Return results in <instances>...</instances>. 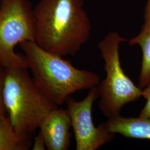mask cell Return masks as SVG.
<instances>
[{
	"mask_svg": "<svg viewBox=\"0 0 150 150\" xmlns=\"http://www.w3.org/2000/svg\"><path fill=\"white\" fill-rule=\"evenodd\" d=\"M33 16L35 42L50 53L75 56L91 37L83 0H40Z\"/></svg>",
	"mask_w": 150,
	"mask_h": 150,
	"instance_id": "6da1fadb",
	"label": "cell"
},
{
	"mask_svg": "<svg viewBox=\"0 0 150 150\" xmlns=\"http://www.w3.org/2000/svg\"><path fill=\"white\" fill-rule=\"evenodd\" d=\"M32 72L33 79L58 107L76 92L90 90L100 83L96 74L74 66L63 57L50 53L34 41L20 45Z\"/></svg>",
	"mask_w": 150,
	"mask_h": 150,
	"instance_id": "7a4b0ae2",
	"label": "cell"
},
{
	"mask_svg": "<svg viewBox=\"0 0 150 150\" xmlns=\"http://www.w3.org/2000/svg\"><path fill=\"white\" fill-rule=\"evenodd\" d=\"M4 102L14 129L29 135L58 107L40 88L27 69L22 68L6 69Z\"/></svg>",
	"mask_w": 150,
	"mask_h": 150,
	"instance_id": "3957f363",
	"label": "cell"
},
{
	"mask_svg": "<svg viewBox=\"0 0 150 150\" xmlns=\"http://www.w3.org/2000/svg\"><path fill=\"white\" fill-rule=\"evenodd\" d=\"M127 41L117 31L109 32L98 43V47L105 63L106 77L97 86L99 107L108 118L120 115L126 105L139 100L142 89L136 86L123 71L119 49Z\"/></svg>",
	"mask_w": 150,
	"mask_h": 150,
	"instance_id": "277c9868",
	"label": "cell"
},
{
	"mask_svg": "<svg viewBox=\"0 0 150 150\" xmlns=\"http://www.w3.org/2000/svg\"><path fill=\"white\" fill-rule=\"evenodd\" d=\"M33 10L27 0H1L0 4V64L6 69H28L25 56L15 47L35 42Z\"/></svg>",
	"mask_w": 150,
	"mask_h": 150,
	"instance_id": "5b68a950",
	"label": "cell"
},
{
	"mask_svg": "<svg viewBox=\"0 0 150 150\" xmlns=\"http://www.w3.org/2000/svg\"><path fill=\"white\" fill-rule=\"evenodd\" d=\"M98 97L96 86L89 90L82 100L76 101L70 96L66 102L75 135L76 150H97L115 137V134L108 131L105 123L96 127L93 122L92 107Z\"/></svg>",
	"mask_w": 150,
	"mask_h": 150,
	"instance_id": "8992f818",
	"label": "cell"
},
{
	"mask_svg": "<svg viewBox=\"0 0 150 150\" xmlns=\"http://www.w3.org/2000/svg\"><path fill=\"white\" fill-rule=\"evenodd\" d=\"M72 127L67 109L54 108L49 113L40 126L48 150H67L70 146V130Z\"/></svg>",
	"mask_w": 150,
	"mask_h": 150,
	"instance_id": "52a82bcc",
	"label": "cell"
},
{
	"mask_svg": "<svg viewBox=\"0 0 150 150\" xmlns=\"http://www.w3.org/2000/svg\"><path fill=\"white\" fill-rule=\"evenodd\" d=\"M105 125L109 131L125 137L150 140V118L121 115L108 118Z\"/></svg>",
	"mask_w": 150,
	"mask_h": 150,
	"instance_id": "ba28073f",
	"label": "cell"
},
{
	"mask_svg": "<svg viewBox=\"0 0 150 150\" xmlns=\"http://www.w3.org/2000/svg\"><path fill=\"white\" fill-rule=\"evenodd\" d=\"M32 143L31 135L16 131L7 116L0 121V150H27Z\"/></svg>",
	"mask_w": 150,
	"mask_h": 150,
	"instance_id": "9c48e42d",
	"label": "cell"
},
{
	"mask_svg": "<svg viewBox=\"0 0 150 150\" xmlns=\"http://www.w3.org/2000/svg\"><path fill=\"white\" fill-rule=\"evenodd\" d=\"M128 41L131 46H139L142 52L139 86L143 89L150 84V21H145L139 33Z\"/></svg>",
	"mask_w": 150,
	"mask_h": 150,
	"instance_id": "30bf717a",
	"label": "cell"
},
{
	"mask_svg": "<svg viewBox=\"0 0 150 150\" xmlns=\"http://www.w3.org/2000/svg\"><path fill=\"white\" fill-rule=\"evenodd\" d=\"M6 69L0 64V121L7 116L4 102V91L5 79Z\"/></svg>",
	"mask_w": 150,
	"mask_h": 150,
	"instance_id": "8fae6325",
	"label": "cell"
},
{
	"mask_svg": "<svg viewBox=\"0 0 150 150\" xmlns=\"http://www.w3.org/2000/svg\"><path fill=\"white\" fill-rule=\"evenodd\" d=\"M142 97L145 98L146 102L140 112L139 116L150 118V84L142 89Z\"/></svg>",
	"mask_w": 150,
	"mask_h": 150,
	"instance_id": "7c38bea8",
	"label": "cell"
},
{
	"mask_svg": "<svg viewBox=\"0 0 150 150\" xmlns=\"http://www.w3.org/2000/svg\"><path fill=\"white\" fill-rule=\"evenodd\" d=\"M46 148L43 136L40 132L35 137L32 143L33 150H45Z\"/></svg>",
	"mask_w": 150,
	"mask_h": 150,
	"instance_id": "4fadbf2b",
	"label": "cell"
},
{
	"mask_svg": "<svg viewBox=\"0 0 150 150\" xmlns=\"http://www.w3.org/2000/svg\"><path fill=\"white\" fill-rule=\"evenodd\" d=\"M144 21H150V0H148L145 7Z\"/></svg>",
	"mask_w": 150,
	"mask_h": 150,
	"instance_id": "5bb4252c",
	"label": "cell"
}]
</instances>
